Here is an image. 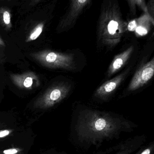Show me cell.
<instances>
[{
    "label": "cell",
    "instance_id": "6da1fadb",
    "mask_svg": "<svg viewBox=\"0 0 154 154\" xmlns=\"http://www.w3.org/2000/svg\"><path fill=\"white\" fill-rule=\"evenodd\" d=\"M136 127L133 123L121 117L86 109L80 112L74 126V135L71 136L78 145L89 149L118 139L122 134L131 133Z\"/></svg>",
    "mask_w": 154,
    "mask_h": 154
},
{
    "label": "cell",
    "instance_id": "7a4b0ae2",
    "mask_svg": "<svg viewBox=\"0 0 154 154\" xmlns=\"http://www.w3.org/2000/svg\"><path fill=\"white\" fill-rule=\"evenodd\" d=\"M127 24L123 17L119 0H102L97 26L100 42L109 47L115 46L127 31Z\"/></svg>",
    "mask_w": 154,
    "mask_h": 154
},
{
    "label": "cell",
    "instance_id": "3957f363",
    "mask_svg": "<svg viewBox=\"0 0 154 154\" xmlns=\"http://www.w3.org/2000/svg\"><path fill=\"white\" fill-rule=\"evenodd\" d=\"M31 56L42 66L48 68L71 70L75 66L74 57L72 54L46 50L31 53Z\"/></svg>",
    "mask_w": 154,
    "mask_h": 154
},
{
    "label": "cell",
    "instance_id": "277c9868",
    "mask_svg": "<svg viewBox=\"0 0 154 154\" xmlns=\"http://www.w3.org/2000/svg\"><path fill=\"white\" fill-rule=\"evenodd\" d=\"M93 0H69L68 4L58 23V32L69 30L76 25L84 12L89 8Z\"/></svg>",
    "mask_w": 154,
    "mask_h": 154
},
{
    "label": "cell",
    "instance_id": "5b68a950",
    "mask_svg": "<svg viewBox=\"0 0 154 154\" xmlns=\"http://www.w3.org/2000/svg\"><path fill=\"white\" fill-rule=\"evenodd\" d=\"M69 86L65 83L53 85L40 96L34 101L35 108L47 109L63 100L68 94Z\"/></svg>",
    "mask_w": 154,
    "mask_h": 154
},
{
    "label": "cell",
    "instance_id": "8992f818",
    "mask_svg": "<svg viewBox=\"0 0 154 154\" xmlns=\"http://www.w3.org/2000/svg\"><path fill=\"white\" fill-rule=\"evenodd\" d=\"M146 141V136L144 135L136 136L94 154H133L143 145Z\"/></svg>",
    "mask_w": 154,
    "mask_h": 154
},
{
    "label": "cell",
    "instance_id": "52a82bcc",
    "mask_svg": "<svg viewBox=\"0 0 154 154\" xmlns=\"http://www.w3.org/2000/svg\"><path fill=\"white\" fill-rule=\"evenodd\" d=\"M154 59L142 66L135 74L128 88V91H134L146 84L153 76Z\"/></svg>",
    "mask_w": 154,
    "mask_h": 154
},
{
    "label": "cell",
    "instance_id": "ba28073f",
    "mask_svg": "<svg viewBox=\"0 0 154 154\" xmlns=\"http://www.w3.org/2000/svg\"><path fill=\"white\" fill-rule=\"evenodd\" d=\"M10 78L18 88L31 90L40 85L39 77L34 72H27L21 74H11Z\"/></svg>",
    "mask_w": 154,
    "mask_h": 154
},
{
    "label": "cell",
    "instance_id": "9c48e42d",
    "mask_svg": "<svg viewBox=\"0 0 154 154\" xmlns=\"http://www.w3.org/2000/svg\"><path fill=\"white\" fill-rule=\"evenodd\" d=\"M128 70L129 69H127L114 79L103 83L96 91L95 97L105 98L110 96L124 80L128 73Z\"/></svg>",
    "mask_w": 154,
    "mask_h": 154
},
{
    "label": "cell",
    "instance_id": "30bf717a",
    "mask_svg": "<svg viewBox=\"0 0 154 154\" xmlns=\"http://www.w3.org/2000/svg\"><path fill=\"white\" fill-rule=\"evenodd\" d=\"M134 50L133 46L128 48L122 53L117 55L109 66L108 71V76H110L119 71L125 66L129 58L131 57Z\"/></svg>",
    "mask_w": 154,
    "mask_h": 154
},
{
    "label": "cell",
    "instance_id": "8fae6325",
    "mask_svg": "<svg viewBox=\"0 0 154 154\" xmlns=\"http://www.w3.org/2000/svg\"><path fill=\"white\" fill-rule=\"evenodd\" d=\"M128 6L129 14L131 18L136 16L137 9L144 13H147L145 0H125Z\"/></svg>",
    "mask_w": 154,
    "mask_h": 154
},
{
    "label": "cell",
    "instance_id": "7c38bea8",
    "mask_svg": "<svg viewBox=\"0 0 154 154\" xmlns=\"http://www.w3.org/2000/svg\"><path fill=\"white\" fill-rule=\"evenodd\" d=\"M11 18V12L9 8L0 6V25L6 30H10L12 29Z\"/></svg>",
    "mask_w": 154,
    "mask_h": 154
},
{
    "label": "cell",
    "instance_id": "4fadbf2b",
    "mask_svg": "<svg viewBox=\"0 0 154 154\" xmlns=\"http://www.w3.org/2000/svg\"><path fill=\"white\" fill-rule=\"evenodd\" d=\"M45 23L43 22L38 23L31 32L25 42H30L37 39L41 35L44 28Z\"/></svg>",
    "mask_w": 154,
    "mask_h": 154
},
{
    "label": "cell",
    "instance_id": "5bb4252c",
    "mask_svg": "<svg viewBox=\"0 0 154 154\" xmlns=\"http://www.w3.org/2000/svg\"><path fill=\"white\" fill-rule=\"evenodd\" d=\"M135 154H153L154 142H151L145 145H143L137 150Z\"/></svg>",
    "mask_w": 154,
    "mask_h": 154
},
{
    "label": "cell",
    "instance_id": "9a60e30c",
    "mask_svg": "<svg viewBox=\"0 0 154 154\" xmlns=\"http://www.w3.org/2000/svg\"><path fill=\"white\" fill-rule=\"evenodd\" d=\"M147 14L154 22V0H148L146 3Z\"/></svg>",
    "mask_w": 154,
    "mask_h": 154
},
{
    "label": "cell",
    "instance_id": "2e32d148",
    "mask_svg": "<svg viewBox=\"0 0 154 154\" xmlns=\"http://www.w3.org/2000/svg\"><path fill=\"white\" fill-rule=\"evenodd\" d=\"M22 150L19 148H11L4 150L0 152V154H20Z\"/></svg>",
    "mask_w": 154,
    "mask_h": 154
},
{
    "label": "cell",
    "instance_id": "e0dca14e",
    "mask_svg": "<svg viewBox=\"0 0 154 154\" xmlns=\"http://www.w3.org/2000/svg\"><path fill=\"white\" fill-rule=\"evenodd\" d=\"M13 132L12 130L11 129H5V130H1L0 131V140L2 138L6 137L7 136L9 135Z\"/></svg>",
    "mask_w": 154,
    "mask_h": 154
},
{
    "label": "cell",
    "instance_id": "ac0fdd59",
    "mask_svg": "<svg viewBox=\"0 0 154 154\" xmlns=\"http://www.w3.org/2000/svg\"><path fill=\"white\" fill-rule=\"evenodd\" d=\"M42 1V0H31L30 5L34 6V5H37L40 2Z\"/></svg>",
    "mask_w": 154,
    "mask_h": 154
},
{
    "label": "cell",
    "instance_id": "d6986e66",
    "mask_svg": "<svg viewBox=\"0 0 154 154\" xmlns=\"http://www.w3.org/2000/svg\"><path fill=\"white\" fill-rule=\"evenodd\" d=\"M0 46H3V47L5 46V43L4 42L3 40L2 39L1 37H0Z\"/></svg>",
    "mask_w": 154,
    "mask_h": 154
},
{
    "label": "cell",
    "instance_id": "ffe728a7",
    "mask_svg": "<svg viewBox=\"0 0 154 154\" xmlns=\"http://www.w3.org/2000/svg\"><path fill=\"white\" fill-rule=\"evenodd\" d=\"M60 154H67L66 153H62Z\"/></svg>",
    "mask_w": 154,
    "mask_h": 154
},
{
    "label": "cell",
    "instance_id": "44dd1931",
    "mask_svg": "<svg viewBox=\"0 0 154 154\" xmlns=\"http://www.w3.org/2000/svg\"><path fill=\"white\" fill-rule=\"evenodd\" d=\"M0 1H2V0H0Z\"/></svg>",
    "mask_w": 154,
    "mask_h": 154
}]
</instances>
